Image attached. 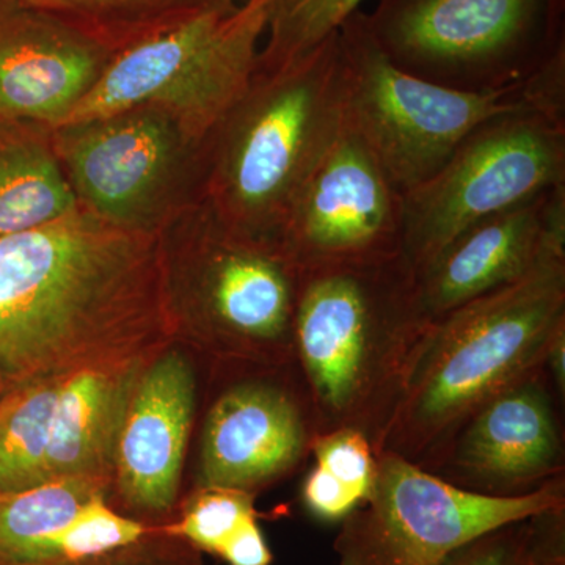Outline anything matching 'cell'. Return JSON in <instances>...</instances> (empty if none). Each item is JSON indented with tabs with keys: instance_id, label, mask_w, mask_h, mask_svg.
<instances>
[{
	"instance_id": "44dd1931",
	"label": "cell",
	"mask_w": 565,
	"mask_h": 565,
	"mask_svg": "<svg viewBox=\"0 0 565 565\" xmlns=\"http://www.w3.org/2000/svg\"><path fill=\"white\" fill-rule=\"evenodd\" d=\"M311 457L315 467L305 478V509L321 522H343L373 492L377 475L374 446L356 430L318 435Z\"/></svg>"
},
{
	"instance_id": "e0dca14e",
	"label": "cell",
	"mask_w": 565,
	"mask_h": 565,
	"mask_svg": "<svg viewBox=\"0 0 565 565\" xmlns=\"http://www.w3.org/2000/svg\"><path fill=\"white\" fill-rule=\"evenodd\" d=\"M193 407L195 379L180 353H166L134 384L115 448L118 490L132 511L173 508Z\"/></svg>"
},
{
	"instance_id": "9c48e42d",
	"label": "cell",
	"mask_w": 565,
	"mask_h": 565,
	"mask_svg": "<svg viewBox=\"0 0 565 565\" xmlns=\"http://www.w3.org/2000/svg\"><path fill=\"white\" fill-rule=\"evenodd\" d=\"M51 139L81 206L125 228L159 232L204 172L206 147L156 107L55 126Z\"/></svg>"
},
{
	"instance_id": "83f0119b",
	"label": "cell",
	"mask_w": 565,
	"mask_h": 565,
	"mask_svg": "<svg viewBox=\"0 0 565 565\" xmlns=\"http://www.w3.org/2000/svg\"><path fill=\"white\" fill-rule=\"evenodd\" d=\"M11 565V564H0ZM33 565H206L200 550L167 530L145 534L140 541L106 553V555L73 561Z\"/></svg>"
},
{
	"instance_id": "5bb4252c",
	"label": "cell",
	"mask_w": 565,
	"mask_h": 565,
	"mask_svg": "<svg viewBox=\"0 0 565 565\" xmlns=\"http://www.w3.org/2000/svg\"><path fill=\"white\" fill-rule=\"evenodd\" d=\"M225 390L204 423L202 486L256 493L311 457L319 430L296 363Z\"/></svg>"
},
{
	"instance_id": "d4e9b609",
	"label": "cell",
	"mask_w": 565,
	"mask_h": 565,
	"mask_svg": "<svg viewBox=\"0 0 565 565\" xmlns=\"http://www.w3.org/2000/svg\"><path fill=\"white\" fill-rule=\"evenodd\" d=\"M151 527L111 511L104 498L84 505L73 520L11 557V565L73 563L106 555L140 541Z\"/></svg>"
},
{
	"instance_id": "ac0fdd59",
	"label": "cell",
	"mask_w": 565,
	"mask_h": 565,
	"mask_svg": "<svg viewBox=\"0 0 565 565\" xmlns=\"http://www.w3.org/2000/svg\"><path fill=\"white\" fill-rule=\"evenodd\" d=\"M134 375L136 366L95 367L63 375L44 482L106 479L136 384Z\"/></svg>"
},
{
	"instance_id": "277c9868",
	"label": "cell",
	"mask_w": 565,
	"mask_h": 565,
	"mask_svg": "<svg viewBox=\"0 0 565 565\" xmlns=\"http://www.w3.org/2000/svg\"><path fill=\"white\" fill-rule=\"evenodd\" d=\"M344 125L340 35L250 87L207 145L203 200L226 225L278 244L294 200Z\"/></svg>"
},
{
	"instance_id": "f546056e",
	"label": "cell",
	"mask_w": 565,
	"mask_h": 565,
	"mask_svg": "<svg viewBox=\"0 0 565 565\" xmlns=\"http://www.w3.org/2000/svg\"><path fill=\"white\" fill-rule=\"evenodd\" d=\"M545 366L550 377H552L553 386H555L557 399L561 401V404H564L565 326L557 330L555 337H553L552 343H550L548 352H546Z\"/></svg>"
},
{
	"instance_id": "484cf974",
	"label": "cell",
	"mask_w": 565,
	"mask_h": 565,
	"mask_svg": "<svg viewBox=\"0 0 565 565\" xmlns=\"http://www.w3.org/2000/svg\"><path fill=\"white\" fill-rule=\"evenodd\" d=\"M564 552L565 508L493 527L437 565H544Z\"/></svg>"
},
{
	"instance_id": "7c38bea8",
	"label": "cell",
	"mask_w": 565,
	"mask_h": 565,
	"mask_svg": "<svg viewBox=\"0 0 565 565\" xmlns=\"http://www.w3.org/2000/svg\"><path fill=\"white\" fill-rule=\"evenodd\" d=\"M539 0H403L370 25L399 68L456 90H500L526 73L515 52Z\"/></svg>"
},
{
	"instance_id": "30bf717a",
	"label": "cell",
	"mask_w": 565,
	"mask_h": 565,
	"mask_svg": "<svg viewBox=\"0 0 565 565\" xmlns=\"http://www.w3.org/2000/svg\"><path fill=\"white\" fill-rule=\"evenodd\" d=\"M182 214L193 252V299L212 343L245 362L292 364L299 269L280 245L237 232L202 199Z\"/></svg>"
},
{
	"instance_id": "7a4b0ae2",
	"label": "cell",
	"mask_w": 565,
	"mask_h": 565,
	"mask_svg": "<svg viewBox=\"0 0 565 565\" xmlns=\"http://www.w3.org/2000/svg\"><path fill=\"white\" fill-rule=\"evenodd\" d=\"M429 323L404 255L300 273L294 363L319 435L356 430L381 452Z\"/></svg>"
},
{
	"instance_id": "8992f818",
	"label": "cell",
	"mask_w": 565,
	"mask_h": 565,
	"mask_svg": "<svg viewBox=\"0 0 565 565\" xmlns=\"http://www.w3.org/2000/svg\"><path fill=\"white\" fill-rule=\"evenodd\" d=\"M340 57L345 125L403 193L433 178L479 126L531 109L523 82L467 92L407 73L385 54L359 13L340 31Z\"/></svg>"
},
{
	"instance_id": "d6986e66",
	"label": "cell",
	"mask_w": 565,
	"mask_h": 565,
	"mask_svg": "<svg viewBox=\"0 0 565 565\" xmlns=\"http://www.w3.org/2000/svg\"><path fill=\"white\" fill-rule=\"evenodd\" d=\"M77 207L51 129L0 118V236L39 228Z\"/></svg>"
},
{
	"instance_id": "2e32d148",
	"label": "cell",
	"mask_w": 565,
	"mask_h": 565,
	"mask_svg": "<svg viewBox=\"0 0 565 565\" xmlns=\"http://www.w3.org/2000/svg\"><path fill=\"white\" fill-rule=\"evenodd\" d=\"M115 52L17 0H0V118L55 128L90 93Z\"/></svg>"
},
{
	"instance_id": "ffe728a7",
	"label": "cell",
	"mask_w": 565,
	"mask_h": 565,
	"mask_svg": "<svg viewBox=\"0 0 565 565\" xmlns=\"http://www.w3.org/2000/svg\"><path fill=\"white\" fill-rule=\"evenodd\" d=\"M120 52L132 44L241 0H17Z\"/></svg>"
},
{
	"instance_id": "7402d4cb",
	"label": "cell",
	"mask_w": 565,
	"mask_h": 565,
	"mask_svg": "<svg viewBox=\"0 0 565 565\" xmlns=\"http://www.w3.org/2000/svg\"><path fill=\"white\" fill-rule=\"evenodd\" d=\"M62 377L32 382L0 404V494L44 484Z\"/></svg>"
},
{
	"instance_id": "8fae6325",
	"label": "cell",
	"mask_w": 565,
	"mask_h": 565,
	"mask_svg": "<svg viewBox=\"0 0 565 565\" xmlns=\"http://www.w3.org/2000/svg\"><path fill=\"white\" fill-rule=\"evenodd\" d=\"M278 245L299 273L404 255V193L345 121L294 200Z\"/></svg>"
},
{
	"instance_id": "ba28073f",
	"label": "cell",
	"mask_w": 565,
	"mask_h": 565,
	"mask_svg": "<svg viewBox=\"0 0 565 565\" xmlns=\"http://www.w3.org/2000/svg\"><path fill=\"white\" fill-rule=\"evenodd\" d=\"M564 508V475L522 497H489L382 451L373 492L341 522L333 550L338 565H437L493 527Z\"/></svg>"
},
{
	"instance_id": "52a82bcc",
	"label": "cell",
	"mask_w": 565,
	"mask_h": 565,
	"mask_svg": "<svg viewBox=\"0 0 565 565\" xmlns=\"http://www.w3.org/2000/svg\"><path fill=\"white\" fill-rule=\"evenodd\" d=\"M563 184L565 125L533 109L493 118L404 193V256L418 273L476 223Z\"/></svg>"
},
{
	"instance_id": "603a6c76",
	"label": "cell",
	"mask_w": 565,
	"mask_h": 565,
	"mask_svg": "<svg viewBox=\"0 0 565 565\" xmlns=\"http://www.w3.org/2000/svg\"><path fill=\"white\" fill-rule=\"evenodd\" d=\"M104 492V479L71 478L0 494V563H9L25 546L68 525Z\"/></svg>"
},
{
	"instance_id": "4dcf8cb0",
	"label": "cell",
	"mask_w": 565,
	"mask_h": 565,
	"mask_svg": "<svg viewBox=\"0 0 565 565\" xmlns=\"http://www.w3.org/2000/svg\"><path fill=\"white\" fill-rule=\"evenodd\" d=\"M544 565H565V552L553 556L552 559L546 561Z\"/></svg>"
},
{
	"instance_id": "f1b7e54d",
	"label": "cell",
	"mask_w": 565,
	"mask_h": 565,
	"mask_svg": "<svg viewBox=\"0 0 565 565\" xmlns=\"http://www.w3.org/2000/svg\"><path fill=\"white\" fill-rule=\"evenodd\" d=\"M217 555L228 565H270L274 559L258 525V516H252L237 527Z\"/></svg>"
},
{
	"instance_id": "4fadbf2b",
	"label": "cell",
	"mask_w": 565,
	"mask_h": 565,
	"mask_svg": "<svg viewBox=\"0 0 565 565\" xmlns=\"http://www.w3.org/2000/svg\"><path fill=\"white\" fill-rule=\"evenodd\" d=\"M559 404L546 366L534 371L476 411L427 471L489 497L535 492L564 475Z\"/></svg>"
},
{
	"instance_id": "cb8c5ba5",
	"label": "cell",
	"mask_w": 565,
	"mask_h": 565,
	"mask_svg": "<svg viewBox=\"0 0 565 565\" xmlns=\"http://www.w3.org/2000/svg\"><path fill=\"white\" fill-rule=\"evenodd\" d=\"M266 32L256 73L297 65L340 35L364 0H264Z\"/></svg>"
},
{
	"instance_id": "5b68a950",
	"label": "cell",
	"mask_w": 565,
	"mask_h": 565,
	"mask_svg": "<svg viewBox=\"0 0 565 565\" xmlns=\"http://www.w3.org/2000/svg\"><path fill=\"white\" fill-rule=\"evenodd\" d=\"M266 24L264 0H241L139 41L114 55L61 125L156 107L177 118L207 150L250 87Z\"/></svg>"
},
{
	"instance_id": "3957f363",
	"label": "cell",
	"mask_w": 565,
	"mask_h": 565,
	"mask_svg": "<svg viewBox=\"0 0 565 565\" xmlns=\"http://www.w3.org/2000/svg\"><path fill=\"white\" fill-rule=\"evenodd\" d=\"M563 326L565 256L430 322L381 452L427 470L476 411L545 366Z\"/></svg>"
},
{
	"instance_id": "6da1fadb",
	"label": "cell",
	"mask_w": 565,
	"mask_h": 565,
	"mask_svg": "<svg viewBox=\"0 0 565 565\" xmlns=\"http://www.w3.org/2000/svg\"><path fill=\"white\" fill-rule=\"evenodd\" d=\"M173 322L161 232L77 207L0 236V377L131 367Z\"/></svg>"
},
{
	"instance_id": "9a60e30c",
	"label": "cell",
	"mask_w": 565,
	"mask_h": 565,
	"mask_svg": "<svg viewBox=\"0 0 565 565\" xmlns=\"http://www.w3.org/2000/svg\"><path fill=\"white\" fill-rule=\"evenodd\" d=\"M565 256V184L490 215L416 273L429 322Z\"/></svg>"
},
{
	"instance_id": "4316f807",
	"label": "cell",
	"mask_w": 565,
	"mask_h": 565,
	"mask_svg": "<svg viewBox=\"0 0 565 565\" xmlns=\"http://www.w3.org/2000/svg\"><path fill=\"white\" fill-rule=\"evenodd\" d=\"M252 516H258L255 494L234 489L203 487L185 508L180 523L166 527L200 552L217 555L234 531Z\"/></svg>"
}]
</instances>
